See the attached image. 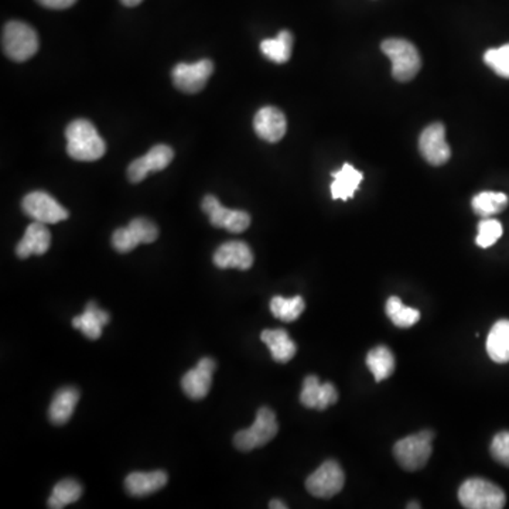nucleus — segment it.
<instances>
[{"instance_id": "nucleus-1", "label": "nucleus", "mask_w": 509, "mask_h": 509, "mask_svg": "<svg viewBox=\"0 0 509 509\" xmlns=\"http://www.w3.org/2000/svg\"><path fill=\"white\" fill-rule=\"evenodd\" d=\"M67 153L77 161H95L105 155L106 145L86 119H76L66 129Z\"/></svg>"}, {"instance_id": "nucleus-2", "label": "nucleus", "mask_w": 509, "mask_h": 509, "mask_svg": "<svg viewBox=\"0 0 509 509\" xmlns=\"http://www.w3.org/2000/svg\"><path fill=\"white\" fill-rule=\"evenodd\" d=\"M381 49L385 56L391 59L392 76L401 83L411 81L421 71V56L411 41L388 39L382 43Z\"/></svg>"}, {"instance_id": "nucleus-3", "label": "nucleus", "mask_w": 509, "mask_h": 509, "mask_svg": "<svg viewBox=\"0 0 509 509\" xmlns=\"http://www.w3.org/2000/svg\"><path fill=\"white\" fill-rule=\"evenodd\" d=\"M434 432L422 431L404 437L394 446V456L399 466L406 471H417L426 466L431 459Z\"/></svg>"}, {"instance_id": "nucleus-4", "label": "nucleus", "mask_w": 509, "mask_h": 509, "mask_svg": "<svg viewBox=\"0 0 509 509\" xmlns=\"http://www.w3.org/2000/svg\"><path fill=\"white\" fill-rule=\"evenodd\" d=\"M2 46L10 59L23 63L32 59L39 50V36L36 30L23 22H9L4 27Z\"/></svg>"}, {"instance_id": "nucleus-5", "label": "nucleus", "mask_w": 509, "mask_h": 509, "mask_svg": "<svg viewBox=\"0 0 509 509\" xmlns=\"http://www.w3.org/2000/svg\"><path fill=\"white\" fill-rule=\"evenodd\" d=\"M459 501L468 509H501L505 506L506 496L500 486L491 481L470 478L460 486Z\"/></svg>"}, {"instance_id": "nucleus-6", "label": "nucleus", "mask_w": 509, "mask_h": 509, "mask_svg": "<svg viewBox=\"0 0 509 509\" xmlns=\"http://www.w3.org/2000/svg\"><path fill=\"white\" fill-rule=\"evenodd\" d=\"M277 432H279V424L275 412L269 407H260L255 423L250 429L238 432L233 437V444L238 450L247 453L269 443L275 439Z\"/></svg>"}, {"instance_id": "nucleus-7", "label": "nucleus", "mask_w": 509, "mask_h": 509, "mask_svg": "<svg viewBox=\"0 0 509 509\" xmlns=\"http://www.w3.org/2000/svg\"><path fill=\"white\" fill-rule=\"evenodd\" d=\"M344 483L345 476L341 466L337 461L327 460L314 473L310 474L305 480V488L315 498L329 500L342 490Z\"/></svg>"}, {"instance_id": "nucleus-8", "label": "nucleus", "mask_w": 509, "mask_h": 509, "mask_svg": "<svg viewBox=\"0 0 509 509\" xmlns=\"http://www.w3.org/2000/svg\"><path fill=\"white\" fill-rule=\"evenodd\" d=\"M159 237V230L155 223L148 218H135L128 227L119 228L112 235V247L119 253H128L135 250L141 243L155 242Z\"/></svg>"}, {"instance_id": "nucleus-9", "label": "nucleus", "mask_w": 509, "mask_h": 509, "mask_svg": "<svg viewBox=\"0 0 509 509\" xmlns=\"http://www.w3.org/2000/svg\"><path fill=\"white\" fill-rule=\"evenodd\" d=\"M201 208L207 214L213 227L223 228L233 233H241L250 225V215L245 211L228 210L217 197L208 195L204 197Z\"/></svg>"}, {"instance_id": "nucleus-10", "label": "nucleus", "mask_w": 509, "mask_h": 509, "mask_svg": "<svg viewBox=\"0 0 509 509\" xmlns=\"http://www.w3.org/2000/svg\"><path fill=\"white\" fill-rule=\"evenodd\" d=\"M24 214L41 223H57L68 218V211L44 191H33L22 201Z\"/></svg>"}, {"instance_id": "nucleus-11", "label": "nucleus", "mask_w": 509, "mask_h": 509, "mask_svg": "<svg viewBox=\"0 0 509 509\" xmlns=\"http://www.w3.org/2000/svg\"><path fill=\"white\" fill-rule=\"evenodd\" d=\"M213 73L211 59H204L193 64L180 63L173 69V84L181 93L197 94L207 86Z\"/></svg>"}, {"instance_id": "nucleus-12", "label": "nucleus", "mask_w": 509, "mask_h": 509, "mask_svg": "<svg viewBox=\"0 0 509 509\" xmlns=\"http://www.w3.org/2000/svg\"><path fill=\"white\" fill-rule=\"evenodd\" d=\"M419 150L427 163L441 166L451 156L450 146L446 141V128L441 123H432L422 132L419 138Z\"/></svg>"}, {"instance_id": "nucleus-13", "label": "nucleus", "mask_w": 509, "mask_h": 509, "mask_svg": "<svg viewBox=\"0 0 509 509\" xmlns=\"http://www.w3.org/2000/svg\"><path fill=\"white\" fill-rule=\"evenodd\" d=\"M175 158V151L170 146L158 145L151 148L143 158L132 161L128 168V178L136 185L145 180L151 171L165 170Z\"/></svg>"}, {"instance_id": "nucleus-14", "label": "nucleus", "mask_w": 509, "mask_h": 509, "mask_svg": "<svg viewBox=\"0 0 509 509\" xmlns=\"http://www.w3.org/2000/svg\"><path fill=\"white\" fill-rule=\"evenodd\" d=\"M217 364L210 357H204L195 368L190 369L181 378V388L193 401H201L207 396L213 384V374Z\"/></svg>"}, {"instance_id": "nucleus-15", "label": "nucleus", "mask_w": 509, "mask_h": 509, "mask_svg": "<svg viewBox=\"0 0 509 509\" xmlns=\"http://www.w3.org/2000/svg\"><path fill=\"white\" fill-rule=\"evenodd\" d=\"M337 401H339V392L332 382L322 384L315 375L305 377L300 394L303 406L315 411H325L327 407L337 404Z\"/></svg>"}, {"instance_id": "nucleus-16", "label": "nucleus", "mask_w": 509, "mask_h": 509, "mask_svg": "<svg viewBox=\"0 0 509 509\" xmlns=\"http://www.w3.org/2000/svg\"><path fill=\"white\" fill-rule=\"evenodd\" d=\"M213 262L220 269L248 270L253 265L252 250L247 242L230 241L215 250Z\"/></svg>"}, {"instance_id": "nucleus-17", "label": "nucleus", "mask_w": 509, "mask_h": 509, "mask_svg": "<svg viewBox=\"0 0 509 509\" xmlns=\"http://www.w3.org/2000/svg\"><path fill=\"white\" fill-rule=\"evenodd\" d=\"M253 129L263 141L277 143L286 135V116L275 106H263L253 118Z\"/></svg>"}, {"instance_id": "nucleus-18", "label": "nucleus", "mask_w": 509, "mask_h": 509, "mask_svg": "<svg viewBox=\"0 0 509 509\" xmlns=\"http://www.w3.org/2000/svg\"><path fill=\"white\" fill-rule=\"evenodd\" d=\"M51 245V233L46 223H30L26 228L23 238L17 243L16 253L20 259H26L32 255H44Z\"/></svg>"}, {"instance_id": "nucleus-19", "label": "nucleus", "mask_w": 509, "mask_h": 509, "mask_svg": "<svg viewBox=\"0 0 509 509\" xmlns=\"http://www.w3.org/2000/svg\"><path fill=\"white\" fill-rule=\"evenodd\" d=\"M260 340L267 344L268 349L270 350L272 359L279 364H286L293 357L296 355L297 347L290 339L286 330L275 329L265 330L260 334Z\"/></svg>"}, {"instance_id": "nucleus-20", "label": "nucleus", "mask_w": 509, "mask_h": 509, "mask_svg": "<svg viewBox=\"0 0 509 509\" xmlns=\"http://www.w3.org/2000/svg\"><path fill=\"white\" fill-rule=\"evenodd\" d=\"M166 484H168V474L165 471L131 473L126 477L125 488L132 496H146L161 490Z\"/></svg>"}, {"instance_id": "nucleus-21", "label": "nucleus", "mask_w": 509, "mask_h": 509, "mask_svg": "<svg viewBox=\"0 0 509 509\" xmlns=\"http://www.w3.org/2000/svg\"><path fill=\"white\" fill-rule=\"evenodd\" d=\"M78 401V389L73 388V386L59 389L54 395L53 401L50 404L49 417L51 423L57 424V426L66 424L73 416Z\"/></svg>"}, {"instance_id": "nucleus-22", "label": "nucleus", "mask_w": 509, "mask_h": 509, "mask_svg": "<svg viewBox=\"0 0 509 509\" xmlns=\"http://www.w3.org/2000/svg\"><path fill=\"white\" fill-rule=\"evenodd\" d=\"M332 177H334L332 185V198L347 201L354 197L355 191L359 190L364 175L354 168V166L345 163L340 170L332 173Z\"/></svg>"}, {"instance_id": "nucleus-23", "label": "nucleus", "mask_w": 509, "mask_h": 509, "mask_svg": "<svg viewBox=\"0 0 509 509\" xmlns=\"http://www.w3.org/2000/svg\"><path fill=\"white\" fill-rule=\"evenodd\" d=\"M109 323V314L99 309L96 303L89 302L86 312L77 315L73 320V325L83 332L89 340H98L102 334V329Z\"/></svg>"}, {"instance_id": "nucleus-24", "label": "nucleus", "mask_w": 509, "mask_h": 509, "mask_svg": "<svg viewBox=\"0 0 509 509\" xmlns=\"http://www.w3.org/2000/svg\"><path fill=\"white\" fill-rule=\"evenodd\" d=\"M486 352L496 364L509 362V320H500L493 325L486 337Z\"/></svg>"}, {"instance_id": "nucleus-25", "label": "nucleus", "mask_w": 509, "mask_h": 509, "mask_svg": "<svg viewBox=\"0 0 509 509\" xmlns=\"http://www.w3.org/2000/svg\"><path fill=\"white\" fill-rule=\"evenodd\" d=\"M293 36L287 30H282L275 39L263 40L260 51L273 63L283 64L292 56Z\"/></svg>"}, {"instance_id": "nucleus-26", "label": "nucleus", "mask_w": 509, "mask_h": 509, "mask_svg": "<svg viewBox=\"0 0 509 509\" xmlns=\"http://www.w3.org/2000/svg\"><path fill=\"white\" fill-rule=\"evenodd\" d=\"M508 195L496 191H483L471 201L474 213L481 218H491L508 207Z\"/></svg>"}, {"instance_id": "nucleus-27", "label": "nucleus", "mask_w": 509, "mask_h": 509, "mask_svg": "<svg viewBox=\"0 0 509 509\" xmlns=\"http://www.w3.org/2000/svg\"><path fill=\"white\" fill-rule=\"evenodd\" d=\"M367 365L375 377V381L381 382L389 378L395 371V357L391 350L385 345L375 347L367 355Z\"/></svg>"}, {"instance_id": "nucleus-28", "label": "nucleus", "mask_w": 509, "mask_h": 509, "mask_svg": "<svg viewBox=\"0 0 509 509\" xmlns=\"http://www.w3.org/2000/svg\"><path fill=\"white\" fill-rule=\"evenodd\" d=\"M385 312L388 315L389 320L394 323L396 327L401 329H409L412 325L416 324L421 320V312L412 307H407L406 304L402 303L399 297H389L386 305H385Z\"/></svg>"}, {"instance_id": "nucleus-29", "label": "nucleus", "mask_w": 509, "mask_h": 509, "mask_svg": "<svg viewBox=\"0 0 509 509\" xmlns=\"http://www.w3.org/2000/svg\"><path fill=\"white\" fill-rule=\"evenodd\" d=\"M304 300L302 296L290 297V299L275 296L270 300V312L277 319L285 323L296 322L304 312Z\"/></svg>"}, {"instance_id": "nucleus-30", "label": "nucleus", "mask_w": 509, "mask_h": 509, "mask_svg": "<svg viewBox=\"0 0 509 509\" xmlns=\"http://www.w3.org/2000/svg\"><path fill=\"white\" fill-rule=\"evenodd\" d=\"M83 495V486L78 481L67 480L59 481L54 486L53 494L49 498V506L53 509L64 508L68 504L76 503Z\"/></svg>"}, {"instance_id": "nucleus-31", "label": "nucleus", "mask_w": 509, "mask_h": 509, "mask_svg": "<svg viewBox=\"0 0 509 509\" xmlns=\"http://www.w3.org/2000/svg\"><path fill=\"white\" fill-rule=\"evenodd\" d=\"M503 237V223L494 218H483L478 223L476 243L480 248L493 247Z\"/></svg>"}, {"instance_id": "nucleus-32", "label": "nucleus", "mask_w": 509, "mask_h": 509, "mask_svg": "<svg viewBox=\"0 0 509 509\" xmlns=\"http://www.w3.org/2000/svg\"><path fill=\"white\" fill-rule=\"evenodd\" d=\"M484 63L490 67L496 76L509 78V44L488 50L484 54Z\"/></svg>"}, {"instance_id": "nucleus-33", "label": "nucleus", "mask_w": 509, "mask_h": 509, "mask_svg": "<svg viewBox=\"0 0 509 509\" xmlns=\"http://www.w3.org/2000/svg\"><path fill=\"white\" fill-rule=\"evenodd\" d=\"M491 456L494 457V460L509 467V432H501L494 436Z\"/></svg>"}, {"instance_id": "nucleus-34", "label": "nucleus", "mask_w": 509, "mask_h": 509, "mask_svg": "<svg viewBox=\"0 0 509 509\" xmlns=\"http://www.w3.org/2000/svg\"><path fill=\"white\" fill-rule=\"evenodd\" d=\"M37 2L47 9L61 10L73 6L77 0H37Z\"/></svg>"}, {"instance_id": "nucleus-35", "label": "nucleus", "mask_w": 509, "mask_h": 509, "mask_svg": "<svg viewBox=\"0 0 509 509\" xmlns=\"http://www.w3.org/2000/svg\"><path fill=\"white\" fill-rule=\"evenodd\" d=\"M269 508H272V509H275V508L285 509V508H287V505H285V504H283L282 501L273 500V501H270Z\"/></svg>"}, {"instance_id": "nucleus-36", "label": "nucleus", "mask_w": 509, "mask_h": 509, "mask_svg": "<svg viewBox=\"0 0 509 509\" xmlns=\"http://www.w3.org/2000/svg\"><path fill=\"white\" fill-rule=\"evenodd\" d=\"M122 4L125 5L128 7L138 6L141 5L143 0H121Z\"/></svg>"}, {"instance_id": "nucleus-37", "label": "nucleus", "mask_w": 509, "mask_h": 509, "mask_svg": "<svg viewBox=\"0 0 509 509\" xmlns=\"http://www.w3.org/2000/svg\"><path fill=\"white\" fill-rule=\"evenodd\" d=\"M412 505H407L406 508H421V505H417V503H411Z\"/></svg>"}]
</instances>
